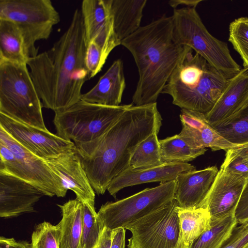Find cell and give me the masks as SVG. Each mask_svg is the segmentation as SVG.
<instances>
[{"instance_id":"cell-1","label":"cell","mask_w":248,"mask_h":248,"mask_svg":"<svg viewBox=\"0 0 248 248\" xmlns=\"http://www.w3.org/2000/svg\"><path fill=\"white\" fill-rule=\"evenodd\" d=\"M87 47L82 16L77 9L52 47L29 58L27 65L43 107L55 112L80 100L82 86L91 78L85 64Z\"/></svg>"},{"instance_id":"cell-2","label":"cell","mask_w":248,"mask_h":248,"mask_svg":"<svg viewBox=\"0 0 248 248\" xmlns=\"http://www.w3.org/2000/svg\"><path fill=\"white\" fill-rule=\"evenodd\" d=\"M161 123L156 103L132 105L101 137L75 143L95 193L105 194L111 181L130 168L137 146L154 132L159 131Z\"/></svg>"},{"instance_id":"cell-3","label":"cell","mask_w":248,"mask_h":248,"mask_svg":"<svg viewBox=\"0 0 248 248\" xmlns=\"http://www.w3.org/2000/svg\"><path fill=\"white\" fill-rule=\"evenodd\" d=\"M121 45L131 53L138 69L133 104L156 103L186 48L174 40L172 16L163 15L140 27Z\"/></svg>"},{"instance_id":"cell-4","label":"cell","mask_w":248,"mask_h":248,"mask_svg":"<svg viewBox=\"0 0 248 248\" xmlns=\"http://www.w3.org/2000/svg\"><path fill=\"white\" fill-rule=\"evenodd\" d=\"M186 46L162 93L170 95L173 104L207 114L213 108L227 79L198 54Z\"/></svg>"},{"instance_id":"cell-5","label":"cell","mask_w":248,"mask_h":248,"mask_svg":"<svg viewBox=\"0 0 248 248\" xmlns=\"http://www.w3.org/2000/svg\"><path fill=\"white\" fill-rule=\"evenodd\" d=\"M41 101L27 64L0 61V113L47 130Z\"/></svg>"},{"instance_id":"cell-6","label":"cell","mask_w":248,"mask_h":248,"mask_svg":"<svg viewBox=\"0 0 248 248\" xmlns=\"http://www.w3.org/2000/svg\"><path fill=\"white\" fill-rule=\"evenodd\" d=\"M171 16L177 44L190 47L227 79L240 72L241 68L232 56L227 44L208 31L196 8L175 9Z\"/></svg>"},{"instance_id":"cell-7","label":"cell","mask_w":248,"mask_h":248,"mask_svg":"<svg viewBox=\"0 0 248 248\" xmlns=\"http://www.w3.org/2000/svg\"><path fill=\"white\" fill-rule=\"evenodd\" d=\"M132 105L111 107L80 100L55 112L56 134L74 143L92 141L103 135Z\"/></svg>"},{"instance_id":"cell-8","label":"cell","mask_w":248,"mask_h":248,"mask_svg":"<svg viewBox=\"0 0 248 248\" xmlns=\"http://www.w3.org/2000/svg\"><path fill=\"white\" fill-rule=\"evenodd\" d=\"M0 157V173L30 183L45 196H66L68 190L47 162L22 146L1 126Z\"/></svg>"},{"instance_id":"cell-9","label":"cell","mask_w":248,"mask_h":248,"mask_svg":"<svg viewBox=\"0 0 248 248\" xmlns=\"http://www.w3.org/2000/svg\"><path fill=\"white\" fill-rule=\"evenodd\" d=\"M0 19L17 26L30 58L38 54L35 43L49 37L60 16L50 0H0Z\"/></svg>"},{"instance_id":"cell-10","label":"cell","mask_w":248,"mask_h":248,"mask_svg":"<svg viewBox=\"0 0 248 248\" xmlns=\"http://www.w3.org/2000/svg\"><path fill=\"white\" fill-rule=\"evenodd\" d=\"M176 180L161 183L116 202L102 205L97 215L110 230L125 228L130 223L165 205L174 199Z\"/></svg>"},{"instance_id":"cell-11","label":"cell","mask_w":248,"mask_h":248,"mask_svg":"<svg viewBox=\"0 0 248 248\" xmlns=\"http://www.w3.org/2000/svg\"><path fill=\"white\" fill-rule=\"evenodd\" d=\"M178 206L175 199L130 223L128 248H176L179 235Z\"/></svg>"},{"instance_id":"cell-12","label":"cell","mask_w":248,"mask_h":248,"mask_svg":"<svg viewBox=\"0 0 248 248\" xmlns=\"http://www.w3.org/2000/svg\"><path fill=\"white\" fill-rule=\"evenodd\" d=\"M2 127L22 146L37 157L46 160L73 149L75 143L47 130L15 120L0 113Z\"/></svg>"},{"instance_id":"cell-13","label":"cell","mask_w":248,"mask_h":248,"mask_svg":"<svg viewBox=\"0 0 248 248\" xmlns=\"http://www.w3.org/2000/svg\"><path fill=\"white\" fill-rule=\"evenodd\" d=\"M110 5L111 0H84L80 10L87 46L96 44L107 59L121 45L114 31Z\"/></svg>"},{"instance_id":"cell-14","label":"cell","mask_w":248,"mask_h":248,"mask_svg":"<svg viewBox=\"0 0 248 248\" xmlns=\"http://www.w3.org/2000/svg\"><path fill=\"white\" fill-rule=\"evenodd\" d=\"M248 177L220 169L202 207L211 220L234 215Z\"/></svg>"},{"instance_id":"cell-15","label":"cell","mask_w":248,"mask_h":248,"mask_svg":"<svg viewBox=\"0 0 248 248\" xmlns=\"http://www.w3.org/2000/svg\"><path fill=\"white\" fill-rule=\"evenodd\" d=\"M43 192L30 183L0 173V217H16L34 210Z\"/></svg>"},{"instance_id":"cell-16","label":"cell","mask_w":248,"mask_h":248,"mask_svg":"<svg viewBox=\"0 0 248 248\" xmlns=\"http://www.w3.org/2000/svg\"><path fill=\"white\" fill-rule=\"evenodd\" d=\"M45 161L60 177L67 190L73 191L76 198L83 203L94 206L95 192L83 168L76 147Z\"/></svg>"},{"instance_id":"cell-17","label":"cell","mask_w":248,"mask_h":248,"mask_svg":"<svg viewBox=\"0 0 248 248\" xmlns=\"http://www.w3.org/2000/svg\"><path fill=\"white\" fill-rule=\"evenodd\" d=\"M248 101V68L241 69L228 79L220 96L211 110L205 115L213 128L226 123L236 114Z\"/></svg>"},{"instance_id":"cell-18","label":"cell","mask_w":248,"mask_h":248,"mask_svg":"<svg viewBox=\"0 0 248 248\" xmlns=\"http://www.w3.org/2000/svg\"><path fill=\"white\" fill-rule=\"evenodd\" d=\"M217 167L184 172L176 179L174 199L182 208H202L216 176Z\"/></svg>"},{"instance_id":"cell-19","label":"cell","mask_w":248,"mask_h":248,"mask_svg":"<svg viewBox=\"0 0 248 248\" xmlns=\"http://www.w3.org/2000/svg\"><path fill=\"white\" fill-rule=\"evenodd\" d=\"M196 170L188 163H169L140 169L129 168L115 177L110 183L107 190L114 197L123 188L146 183H165L176 180L184 172Z\"/></svg>"},{"instance_id":"cell-20","label":"cell","mask_w":248,"mask_h":248,"mask_svg":"<svg viewBox=\"0 0 248 248\" xmlns=\"http://www.w3.org/2000/svg\"><path fill=\"white\" fill-rule=\"evenodd\" d=\"M180 118L182 129L179 135L196 147L227 151L238 146L227 140L210 125L203 114L181 109Z\"/></svg>"},{"instance_id":"cell-21","label":"cell","mask_w":248,"mask_h":248,"mask_svg":"<svg viewBox=\"0 0 248 248\" xmlns=\"http://www.w3.org/2000/svg\"><path fill=\"white\" fill-rule=\"evenodd\" d=\"M125 87L123 62L117 59L90 90L82 94L80 100L100 105L118 106Z\"/></svg>"},{"instance_id":"cell-22","label":"cell","mask_w":248,"mask_h":248,"mask_svg":"<svg viewBox=\"0 0 248 248\" xmlns=\"http://www.w3.org/2000/svg\"><path fill=\"white\" fill-rule=\"evenodd\" d=\"M147 0H111L110 10L115 34L122 42L140 27Z\"/></svg>"},{"instance_id":"cell-23","label":"cell","mask_w":248,"mask_h":248,"mask_svg":"<svg viewBox=\"0 0 248 248\" xmlns=\"http://www.w3.org/2000/svg\"><path fill=\"white\" fill-rule=\"evenodd\" d=\"M58 205L62 215V219L59 223L61 232L60 248H81L83 202L76 198Z\"/></svg>"},{"instance_id":"cell-24","label":"cell","mask_w":248,"mask_h":248,"mask_svg":"<svg viewBox=\"0 0 248 248\" xmlns=\"http://www.w3.org/2000/svg\"><path fill=\"white\" fill-rule=\"evenodd\" d=\"M179 235L176 248H189L192 243L209 227L211 217L203 208L178 207Z\"/></svg>"},{"instance_id":"cell-25","label":"cell","mask_w":248,"mask_h":248,"mask_svg":"<svg viewBox=\"0 0 248 248\" xmlns=\"http://www.w3.org/2000/svg\"><path fill=\"white\" fill-rule=\"evenodd\" d=\"M29 58L19 28L10 21L0 19V61L27 64Z\"/></svg>"},{"instance_id":"cell-26","label":"cell","mask_w":248,"mask_h":248,"mask_svg":"<svg viewBox=\"0 0 248 248\" xmlns=\"http://www.w3.org/2000/svg\"><path fill=\"white\" fill-rule=\"evenodd\" d=\"M161 160L163 164L188 163L203 155L206 148L196 147L179 134L159 140Z\"/></svg>"},{"instance_id":"cell-27","label":"cell","mask_w":248,"mask_h":248,"mask_svg":"<svg viewBox=\"0 0 248 248\" xmlns=\"http://www.w3.org/2000/svg\"><path fill=\"white\" fill-rule=\"evenodd\" d=\"M237 224L234 215L211 220L209 227L189 248H220Z\"/></svg>"},{"instance_id":"cell-28","label":"cell","mask_w":248,"mask_h":248,"mask_svg":"<svg viewBox=\"0 0 248 248\" xmlns=\"http://www.w3.org/2000/svg\"><path fill=\"white\" fill-rule=\"evenodd\" d=\"M158 131H155L141 141L134 152L130 168L145 169L163 164L161 160L160 143L157 138Z\"/></svg>"},{"instance_id":"cell-29","label":"cell","mask_w":248,"mask_h":248,"mask_svg":"<svg viewBox=\"0 0 248 248\" xmlns=\"http://www.w3.org/2000/svg\"><path fill=\"white\" fill-rule=\"evenodd\" d=\"M214 128L232 143L248 146V101L232 118Z\"/></svg>"},{"instance_id":"cell-30","label":"cell","mask_w":248,"mask_h":248,"mask_svg":"<svg viewBox=\"0 0 248 248\" xmlns=\"http://www.w3.org/2000/svg\"><path fill=\"white\" fill-rule=\"evenodd\" d=\"M83 203V228L81 248H96L104 229L94 206Z\"/></svg>"},{"instance_id":"cell-31","label":"cell","mask_w":248,"mask_h":248,"mask_svg":"<svg viewBox=\"0 0 248 248\" xmlns=\"http://www.w3.org/2000/svg\"><path fill=\"white\" fill-rule=\"evenodd\" d=\"M229 41L239 54L243 65L248 68V17L235 19L229 25Z\"/></svg>"},{"instance_id":"cell-32","label":"cell","mask_w":248,"mask_h":248,"mask_svg":"<svg viewBox=\"0 0 248 248\" xmlns=\"http://www.w3.org/2000/svg\"><path fill=\"white\" fill-rule=\"evenodd\" d=\"M61 228L44 221L36 226L31 235V248H60Z\"/></svg>"},{"instance_id":"cell-33","label":"cell","mask_w":248,"mask_h":248,"mask_svg":"<svg viewBox=\"0 0 248 248\" xmlns=\"http://www.w3.org/2000/svg\"><path fill=\"white\" fill-rule=\"evenodd\" d=\"M226 152L220 169L248 177V146H238Z\"/></svg>"},{"instance_id":"cell-34","label":"cell","mask_w":248,"mask_h":248,"mask_svg":"<svg viewBox=\"0 0 248 248\" xmlns=\"http://www.w3.org/2000/svg\"><path fill=\"white\" fill-rule=\"evenodd\" d=\"M107 59L102 49L96 44L91 42L88 45L85 54V64L91 78L102 70Z\"/></svg>"},{"instance_id":"cell-35","label":"cell","mask_w":248,"mask_h":248,"mask_svg":"<svg viewBox=\"0 0 248 248\" xmlns=\"http://www.w3.org/2000/svg\"><path fill=\"white\" fill-rule=\"evenodd\" d=\"M220 248H248V223L237 224Z\"/></svg>"},{"instance_id":"cell-36","label":"cell","mask_w":248,"mask_h":248,"mask_svg":"<svg viewBox=\"0 0 248 248\" xmlns=\"http://www.w3.org/2000/svg\"><path fill=\"white\" fill-rule=\"evenodd\" d=\"M237 224L248 223V179L234 213Z\"/></svg>"},{"instance_id":"cell-37","label":"cell","mask_w":248,"mask_h":248,"mask_svg":"<svg viewBox=\"0 0 248 248\" xmlns=\"http://www.w3.org/2000/svg\"><path fill=\"white\" fill-rule=\"evenodd\" d=\"M125 230L119 228L112 230L110 248H125Z\"/></svg>"},{"instance_id":"cell-38","label":"cell","mask_w":248,"mask_h":248,"mask_svg":"<svg viewBox=\"0 0 248 248\" xmlns=\"http://www.w3.org/2000/svg\"><path fill=\"white\" fill-rule=\"evenodd\" d=\"M0 248H31V246L25 241H17L13 238L1 236Z\"/></svg>"},{"instance_id":"cell-39","label":"cell","mask_w":248,"mask_h":248,"mask_svg":"<svg viewBox=\"0 0 248 248\" xmlns=\"http://www.w3.org/2000/svg\"><path fill=\"white\" fill-rule=\"evenodd\" d=\"M112 230L104 227L96 248H110Z\"/></svg>"},{"instance_id":"cell-40","label":"cell","mask_w":248,"mask_h":248,"mask_svg":"<svg viewBox=\"0 0 248 248\" xmlns=\"http://www.w3.org/2000/svg\"><path fill=\"white\" fill-rule=\"evenodd\" d=\"M202 0H171L168 2L169 5L174 9L179 5H184V7L196 8Z\"/></svg>"}]
</instances>
